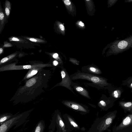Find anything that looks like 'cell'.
Wrapping results in <instances>:
<instances>
[{
	"label": "cell",
	"mask_w": 132,
	"mask_h": 132,
	"mask_svg": "<svg viewBox=\"0 0 132 132\" xmlns=\"http://www.w3.org/2000/svg\"><path fill=\"white\" fill-rule=\"evenodd\" d=\"M71 80L84 79L91 82L94 86L96 88H102L108 84L105 79L99 76L92 75L77 70V71L70 76Z\"/></svg>",
	"instance_id": "cell-1"
},
{
	"label": "cell",
	"mask_w": 132,
	"mask_h": 132,
	"mask_svg": "<svg viewBox=\"0 0 132 132\" xmlns=\"http://www.w3.org/2000/svg\"><path fill=\"white\" fill-rule=\"evenodd\" d=\"M60 71L62 78L61 81L59 83V86L65 87L71 91L74 94L72 88L71 86V82L70 76L67 72L66 69L62 67Z\"/></svg>",
	"instance_id": "cell-2"
},
{
	"label": "cell",
	"mask_w": 132,
	"mask_h": 132,
	"mask_svg": "<svg viewBox=\"0 0 132 132\" xmlns=\"http://www.w3.org/2000/svg\"><path fill=\"white\" fill-rule=\"evenodd\" d=\"M116 116L113 114H111L104 118L97 127V132H102L106 129L110 125Z\"/></svg>",
	"instance_id": "cell-3"
},
{
	"label": "cell",
	"mask_w": 132,
	"mask_h": 132,
	"mask_svg": "<svg viewBox=\"0 0 132 132\" xmlns=\"http://www.w3.org/2000/svg\"><path fill=\"white\" fill-rule=\"evenodd\" d=\"M22 116L23 114L19 115L4 122L0 127V132H7L13 125L19 121Z\"/></svg>",
	"instance_id": "cell-4"
},
{
	"label": "cell",
	"mask_w": 132,
	"mask_h": 132,
	"mask_svg": "<svg viewBox=\"0 0 132 132\" xmlns=\"http://www.w3.org/2000/svg\"><path fill=\"white\" fill-rule=\"evenodd\" d=\"M62 103L65 105L73 109L84 112L87 110L81 105L73 101L65 100L63 101Z\"/></svg>",
	"instance_id": "cell-5"
},
{
	"label": "cell",
	"mask_w": 132,
	"mask_h": 132,
	"mask_svg": "<svg viewBox=\"0 0 132 132\" xmlns=\"http://www.w3.org/2000/svg\"><path fill=\"white\" fill-rule=\"evenodd\" d=\"M82 71L89 74L97 75L102 73L100 69L95 65H90L82 67Z\"/></svg>",
	"instance_id": "cell-6"
},
{
	"label": "cell",
	"mask_w": 132,
	"mask_h": 132,
	"mask_svg": "<svg viewBox=\"0 0 132 132\" xmlns=\"http://www.w3.org/2000/svg\"><path fill=\"white\" fill-rule=\"evenodd\" d=\"M71 87L77 92L83 96L88 98L91 99L88 92L84 88L82 87L77 84L74 83L72 81L71 85Z\"/></svg>",
	"instance_id": "cell-7"
},
{
	"label": "cell",
	"mask_w": 132,
	"mask_h": 132,
	"mask_svg": "<svg viewBox=\"0 0 132 132\" xmlns=\"http://www.w3.org/2000/svg\"><path fill=\"white\" fill-rule=\"evenodd\" d=\"M132 123V114H131L127 116L123 119L121 123L116 128V130L122 129Z\"/></svg>",
	"instance_id": "cell-8"
},
{
	"label": "cell",
	"mask_w": 132,
	"mask_h": 132,
	"mask_svg": "<svg viewBox=\"0 0 132 132\" xmlns=\"http://www.w3.org/2000/svg\"><path fill=\"white\" fill-rule=\"evenodd\" d=\"M7 17L3 12L0 2V34L2 31L6 22Z\"/></svg>",
	"instance_id": "cell-9"
},
{
	"label": "cell",
	"mask_w": 132,
	"mask_h": 132,
	"mask_svg": "<svg viewBox=\"0 0 132 132\" xmlns=\"http://www.w3.org/2000/svg\"><path fill=\"white\" fill-rule=\"evenodd\" d=\"M56 121L59 128L63 132L66 131L64 124L60 115L58 114H57V115Z\"/></svg>",
	"instance_id": "cell-10"
},
{
	"label": "cell",
	"mask_w": 132,
	"mask_h": 132,
	"mask_svg": "<svg viewBox=\"0 0 132 132\" xmlns=\"http://www.w3.org/2000/svg\"><path fill=\"white\" fill-rule=\"evenodd\" d=\"M4 10L5 13L8 19L10 14L11 10V3L8 0H6L5 2Z\"/></svg>",
	"instance_id": "cell-11"
},
{
	"label": "cell",
	"mask_w": 132,
	"mask_h": 132,
	"mask_svg": "<svg viewBox=\"0 0 132 132\" xmlns=\"http://www.w3.org/2000/svg\"><path fill=\"white\" fill-rule=\"evenodd\" d=\"M44 128V126L43 122H40L37 126L34 132H43Z\"/></svg>",
	"instance_id": "cell-12"
},
{
	"label": "cell",
	"mask_w": 132,
	"mask_h": 132,
	"mask_svg": "<svg viewBox=\"0 0 132 132\" xmlns=\"http://www.w3.org/2000/svg\"><path fill=\"white\" fill-rule=\"evenodd\" d=\"M13 116L11 115L4 114L0 117V123L1 124H3L4 122L8 120L12 117Z\"/></svg>",
	"instance_id": "cell-13"
},
{
	"label": "cell",
	"mask_w": 132,
	"mask_h": 132,
	"mask_svg": "<svg viewBox=\"0 0 132 132\" xmlns=\"http://www.w3.org/2000/svg\"><path fill=\"white\" fill-rule=\"evenodd\" d=\"M25 38L31 42H34L40 43H44L45 42V41L44 40L42 39L29 37H25Z\"/></svg>",
	"instance_id": "cell-14"
},
{
	"label": "cell",
	"mask_w": 132,
	"mask_h": 132,
	"mask_svg": "<svg viewBox=\"0 0 132 132\" xmlns=\"http://www.w3.org/2000/svg\"><path fill=\"white\" fill-rule=\"evenodd\" d=\"M16 54L17 53H13L7 57L3 58L1 60L0 64H1V63H5L9 60L12 59L14 57Z\"/></svg>",
	"instance_id": "cell-15"
},
{
	"label": "cell",
	"mask_w": 132,
	"mask_h": 132,
	"mask_svg": "<svg viewBox=\"0 0 132 132\" xmlns=\"http://www.w3.org/2000/svg\"><path fill=\"white\" fill-rule=\"evenodd\" d=\"M118 45L119 48L121 49H124L127 46L128 43L126 41H121L118 43Z\"/></svg>",
	"instance_id": "cell-16"
},
{
	"label": "cell",
	"mask_w": 132,
	"mask_h": 132,
	"mask_svg": "<svg viewBox=\"0 0 132 132\" xmlns=\"http://www.w3.org/2000/svg\"><path fill=\"white\" fill-rule=\"evenodd\" d=\"M36 82V79L33 78L28 80L26 83V85L27 86L30 87L33 85Z\"/></svg>",
	"instance_id": "cell-17"
},
{
	"label": "cell",
	"mask_w": 132,
	"mask_h": 132,
	"mask_svg": "<svg viewBox=\"0 0 132 132\" xmlns=\"http://www.w3.org/2000/svg\"><path fill=\"white\" fill-rule=\"evenodd\" d=\"M9 40L10 41H15L20 42H22L25 40H24L23 39L18 38L16 37H12L9 38Z\"/></svg>",
	"instance_id": "cell-18"
},
{
	"label": "cell",
	"mask_w": 132,
	"mask_h": 132,
	"mask_svg": "<svg viewBox=\"0 0 132 132\" xmlns=\"http://www.w3.org/2000/svg\"><path fill=\"white\" fill-rule=\"evenodd\" d=\"M68 120L71 125L74 127L79 129V127L78 125L74 121V120L69 116H68Z\"/></svg>",
	"instance_id": "cell-19"
},
{
	"label": "cell",
	"mask_w": 132,
	"mask_h": 132,
	"mask_svg": "<svg viewBox=\"0 0 132 132\" xmlns=\"http://www.w3.org/2000/svg\"><path fill=\"white\" fill-rule=\"evenodd\" d=\"M37 72V71L36 70H33L27 75V78H28L32 77L33 76L36 74Z\"/></svg>",
	"instance_id": "cell-20"
},
{
	"label": "cell",
	"mask_w": 132,
	"mask_h": 132,
	"mask_svg": "<svg viewBox=\"0 0 132 132\" xmlns=\"http://www.w3.org/2000/svg\"><path fill=\"white\" fill-rule=\"evenodd\" d=\"M123 106L126 108H132V103L131 102H128L123 104Z\"/></svg>",
	"instance_id": "cell-21"
},
{
	"label": "cell",
	"mask_w": 132,
	"mask_h": 132,
	"mask_svg": "<svg viewBox=\"0 0 132 132\" xmlns=\"http://www.w3.org/2000/svg\"><path fill=\"white\" fill-rule=\"evenodd\" d=\"M4 43V45L3 46V47H8L12 46V45L10 43L6 42H5Z\"/></svg>",
	"instance_id": "cell-22"
},
{
	"label": "cell",
	"mask_w": 132,
	"mask_h": 132,
	"mask_svg": "<svg viewBox=\"0 0 132 132\" xmlns=\"http://www.w3.org/2000/svg\"><path fill=\"white\" fill-rule=\"evenodd\" d=\"M114 96L115 98H117L119 96V94L117 90L114 91L113 92Z\"/></svg>",
	"instance_id": "cell-23"
},
{
	"label": "cell",
	"mask_w": 132,
	"mask_h": 132,
	"mask_svg": "<svg viewBox=\"0 0 132 132\" xmlns=\"http://www.w3.org/2000/svg\"><path fill=\"white\" fill-rule=\"evenodd\" d=\"M64 2L65 4L67 5H69L71 4V2L69 0H65Z\"/></svg>",
	"instance_id": "cell-24"
},
{
	"label": "cell",
	"mask_w": 132,
	"mask_h": 132,
	"mask_svg": "<svg viewBox=\"0 0 132 132\" xmlns=\"http://www.w3.org/2000/svg\"><path fill=\"white\" fill-rule=\"evenodd\" d=\"M59 27L60 29L62 31H64L65 30V28L63 25L62 24H59Z\"/></svg>",
	"instance_id": "cell-25"
},
{
	"label": "cell",
	"mask_w": 132,
	"mask_h": 132,
	"mask_svg": "<svg viewBox=\"0 0 132 132\" xmlns=\"http://www.w3.org/2000/svg\"><path fill=\"white\" fill-rule=\"evenodd\" d=\"M53 56L54 58L56 59L58 57V55L57 53H55L53 55Z\"/></svg>",
	"instance_id": "cell-26"
},
{
	"label": "cell",
	"mask_w": 132,
	"mask_h": 132,
	"mask_svg": "<svg viewBox=\"0 0 132 132\" xmlns=\"http://www.w3.org/2000/svg\"><path fill=\"white\" fill-rule=\"evenodd\" d=\"M79 24L80 26L82 27L84 26V23L81 21L79 22Z\"/></svg>",
	"instance_id": "cell-27"
},
{
	"label": "cell",
	"mask_w": 132,
	"mask_h": 132,
	"mask_svg": "<svg viewBox=\"0 0 132 132\" xmlns=\"http://www.w3.org/2000/svg\"><path fill=\"white\" fill-rule=\"evenodd\" d=\"M58 64V62L56 61H53V64L55 66H56Z\"/></svg>",
	"instance_id": "cell-28"
},
{
	"label": "cell",
	"mask_w": 132,
	"mask_h": 132,
	"mask_svg": "<svg viewBox=\"0 0 132 132\" xmlns=\"http://www.w3.org/2000/svg\"><path fill=\"white\" fill-rule=\"evenodd\" d=\"M3 51V49L2 48H0V54H1Z\"/></svg>",
	"instance_id": "cell-29"
},
{
	"label": "cell",
	"mask_w": 132,
	"mask_h": 132,
	"mask_svg": "<svg viewBox=\"0 0 132 132\" xmlns=\"http://www.w3.org/2000/svg\"><path fill=\"white\" fill-rule=\"evenodd\" d=\"M131 86L132 87V83L131 84Z\"/></svg>",
	"instance_id": "cell-30"
},
{
	"label": "cell",
	"mask_w": 132,
	"mask_h": 132,
	"mask_svg": "<svg viewBox=\"0 0 132 132\" xmlns=\"http://www.w3.org/2000/svg\"><path fill=\"white\" fill-rule=\"evenodd\" d=\"M50 132H52V131Z\"/></svg>",
	"instance_id": "cell-31"
},
{
	"label": "cell",
	"mask_w": 132,
	"mask_h": 132,
	"mask_svg": "<svg viewBox=\"0 0 132 132\" xmlns=\"http://www.w3.org/2000/svg\"><path fill=\"white\" fill-rule=\"evenodd\" d=\"M86 1H89V0H86Z\"/></svg>",
	"instance_id": "cell-32"
}]
</instances>
